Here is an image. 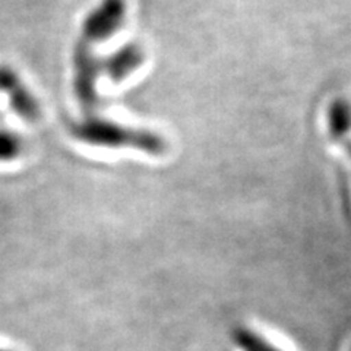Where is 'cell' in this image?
Segmentation results:
<instances>
[{
  "label": "cell",
  "instance_id": "1",
  "mask_svg": "<svg viewBox=\"0 0 351 351\" xmlns=\"http://www.w3.org/2000/svg\"><path fill=\"white\" fill-rule=\"evenodd\" d=\"M72 135L85 144L104 148H130L161 157L167 152V142L156 132L132 128L98 117L81 120L72 126Z\"/></svg>",
  "mask_w": 351,
  "mask_h": 351
},
{
  "label": "cell",
  "instance_id": "2",
  "mask_svg": "<svg viewBox=\"0 0 351 351\" xmlns=\"http://www.w3.org/2000/svg\"><path fill=\"white\" fill-rule=\"evenodd\" d=\"M101 63L86 43L80 41L73 51V91L80 104L90 110L98 101V78Z\"/></svg>",
  "mask_w": 351,
  "mask_h": 351
},
{
  "label": "cell",
  "instance_id": "3",
  "mask_svg": "<svg viewBox=\"0 0 351 351\" xmlns=\"http://www.w3.org/2000/svg\"><path fill=\"white\" fill-rule=\"evenodd\" d=\"M126 0H101L86 15L82 24L84 43H101L112 38L126 21Z\"/></svg>",
  "mask_w": 351,
  "mask_h": 351
},
{
  "label": "cell",
  "instance_id": "4",
  "mask_svg": "<svg viewBox=\"0 0 351 351\" xmlns=\"http://www.w3.org/2000/svg\"><path fill=\"white\" fill-rule=\"evenodd\" d=\"M0 91L8 95L10 107L21 119H25L27 122L40 119L41 108L36 95L21 81L18 73L6 66H0Z\"/></svg>",
  "mask_w": 351,
  "mask_h": 351
},
{
  "label": "cell",
  "instance_id": "5",
  "mask_svg": "<svg viewBox=\"0 0 351 351\" xmlns=\"http://www.w3.org/2000/svg\"><path fill=\"white\" fill-rule=\"evenodd\" d=\"M145 62V51L136 43H128L110 54L101 63V71L110 81L122 82Z\"/></svg>",
  "mask_w": 351,
  "mask_h": 351
},
{
  "label": "cell",
  "instance_id": "6",
  "mask_svg": "<svg viewBox=\"0 0 351 351\" xmlns=\"http://www.w3.org/2000/svg\"><path fill=\"white\" fill-rule=\"evenodd\" d=\"M234 339L241 351H285L274 339L249 326L236 329Z\"/></svg>",
  "mask_w": 351,
  "mask_h": 351
},
{
  "label": "cell",
  "instance_id": "7",
  "mask_svg": "<svg viewBox=\"0 0 351 351\" xmlns=\"http://www.w3.org/2000/svg\"><path fill=\"white\" fill-rule=\"evenodd\" d=\"M24 149V142L8 128L0 126V161L8 162L16 160Z\"/></svg>",
  "mask_w": 351,
  "mask_h": 351
},
{
  "label": "cell",
  "instance_id": "8",
  "mask_svg": "<svg viewBox=\"0 0 351 351\" xmlns=\"http://www.w3.org/2000/svg\"><path fill=\"white\" fill-rule=\"evenodd\" d=\"M0 351H10V350H6V348H0Z\"/></svg>",
  "mask_w": 351,
  "mask_h": 351
}]
</instances>
